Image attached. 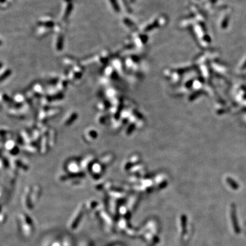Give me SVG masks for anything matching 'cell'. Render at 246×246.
I'll return each instance as SVG.
<instances>
[{
  "label": "cell",
  "instance_id": "277c9868",
  "mask_svg": "<svg viewBox=\"0 0 246 246\" xmlns=\"http://www.w3.org/2000/svg\"><path fill=\"white\" fill-rule=\"evenodd\" d=\"M135 0H131V2H134V1H135Z\"/></svg>",
  "mask_w": 246,
  "mask_h": 246
},
{
  "label": "cell",
  "instance_id": "3957f363",
  "mask_svg": "<svg viewBox=\"0 0 246 246\" xmlns=\"http://www.w3.org/2000/svg\"><path fill=\"white\" fill-rule=\"evenodd\" d=\"M1 66H2V63H1V62H0V69L1 68Z\"/></svg>",
  "mask_w": 246,
  "mask_h": 246
},
{
  "label": "cell",
  "instance_id": "7a4b0ae2",
  "mask_svg": "<svg viewBox=\"0 0 246 246\" xmlns=\"http://www.w3.org/2000/svg\"><path fill=\"white\" fill-rule=\"evenodd\" d=\"M111 5H112L113 8H114V9L116 10V12H119L120 11V8L119 6H118V2H117L116 0H110Z\"/></svg>",
  "mask_w": 246,
  "mask_h": 246
},
{
  "label": "cell",
  "instance_id": "5b68a950",
  "mask_svg": "<svg viewBox=\"0 0 246 246\" xmlns=\"http://www.w3.org/2000/svg\"><path fill=\"white\" fill-rule=\"evenodd\" d=\"M1 43H1V41H0V45H1Z\"/></svg>",
  "mask_w": 246,
  "mask_h": 246
},
{
  "label": "cell",
  "instance_id": "6da1fadb",
  "mask_svg": "<svg viewBox=\"0 0 246 246\" xmlns=\"http://www.w3.org/2000/svg\"><path fill=\"white\" fill-rule=\"evenodd\" d=\"M11 73H12V71H10V70H7L6 71H5V72L3 73L1 76H0V82L3 81L4 79H6L8 76L11 75Z\"/></svg>",
  "mask_w": 246,
  "mask_h": 246
}]
</instances>
